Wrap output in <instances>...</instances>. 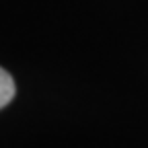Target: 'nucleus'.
<instances>
[{
  "label": "nucleus",
  "instance_id": "1",
  "mask_svg": "<svg viewBox=\"0 0 148 148\" xmlns=\"http://www.w3.org/2000/svg\"><path fill=\"white\" fill-rule=\"evenodd\" d=\"M14 92H16V88H14L12 76H10L4 68H0V109L6 107V105L12 101Z\"/></svg>",
  "mask_w": 148,
  "mask_h": 148
}]
</instances>
